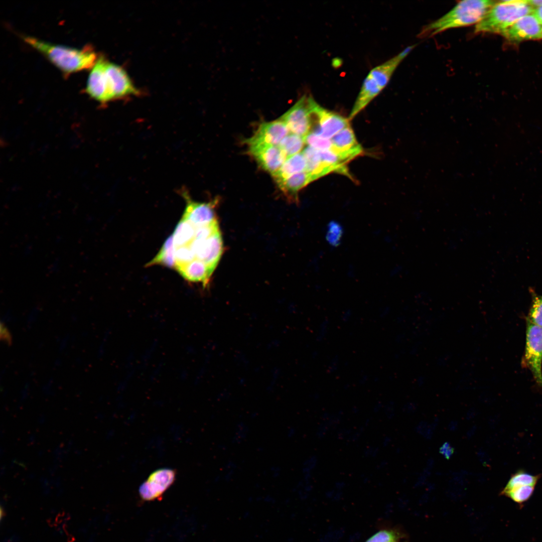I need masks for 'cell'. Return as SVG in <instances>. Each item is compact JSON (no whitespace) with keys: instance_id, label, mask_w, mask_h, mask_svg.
I'll return each instance as SVG.
<instances>
[{"instance_id":"6da1fadb","label":"cell","mask_w":542,"mask_h":542,"mask_svg":"<svg viewBox=\"0 0 542 542\" xmlns=\"http://www.w3.org/2000/svg\"><path fill=\"white\" fill-rule=\"evenodd\" d=\"M22 39L67 75L91 69L98 57L94 50L89 46L80 49L72 48L50 43L28 36H22Z\"/></svg>"},{"instance_id":"7a4b0ae2","label":"cell","mask_w":542,"mask_h":542,"mask_svg":"<svg viewBox=\"0 0 542 542\" xmlns=\"http://www.w3.org/2000/svg\"><path fill=\"white\" fill-rule=\"evenodd\" d=\"M496 2L489 0L460 1L445 15L426 26L420 36L430 37L452 29L476 25Z\"/></svg>"},{"instance_id":"3957f363","label":"cell","mask_w":542,"mask_h":542,"mask_svg":"<svg viewBox=\"0 0 542 542\" xmlns=\"http://www.w3.org/2000/svg\"><path fill=\"white\" fill-rule=\"evenodd\" d=\"M414 48L409 46L399 53L370 70L363 81L350 112L352 119L386 87L395 70Z\"/></svg>"},{"instance_id":"277c9868","label":"cell","mask_w":542,"mask_h":542,"mask_svg":"<svg viewBox=\"0 0 542 542\" xmlns=\"http://www.w3.org/2000/svg\"><path fill=\"white\" fill-rule=\"evenodd\" d=\"M533 10L527 1L496 2L483 19L475 26L474 32L502 35L519 19L532 14Z\"/></svg>"},{"instance_id":"5b68a950","label":"cell","mask_w":542,"mask_h":542,"mask_svg":"<svg viewBox=\"0 0 542 542\" xmlns=\"http://www.w3.org/2000/svg\"><path fill=\"white\" fill-rule=\"evenodd\" d=\"M525 348L522 365L531 371L542 388V327L526 320Z\"/></svg>"},{"instance_id":"8992f818","label":"cell","mask_w":542,"mask_h":542,"mask_svg":"<svg viewBox=\"0 0 542 542\" xmlns=\"http://www.w3.org/2000/svg\"><path fill=\"white\" fill-rule=\"evenodd\" d=\"M103 82L109 101L140 94L125 70L105 59Z\"/></svg>"},{"instance_id":"52a82bcc","label":"cell","mask_w":542,"mask_h":542,"mask_svg":"<svg viewBox=\"0 0 542 542\" xmlns=\"http://www.w3.org/2000/svg\"><path fill=\"white\" fill-rule=\"evenodd\" d=\"M313 99L311 96H303L280 118L286 123L290 133L304 138L311 131Z\"/></svg>"},{"instance_id":"ba28073f","label":"cell","mask_w":542,"mask_h":542,"mask_svg":"<svg viewBox=\"0 0 542 542\" xmlns=\"http://www.w3.org/2000/svg\"><path fill=\"white\" fill-rule=\"evenodd\" d=\"M312 127L313 124L315 125L310 132L324 138L331 139L340 131L349 126V119L322 107L314 99L312 103Z\"/></svg>"},{"instance_id":"9c48e42d","label":"cell","mask_w":542,"mask_h":542,"mask_svg":"<svg viewBox=\"0 0 542 542\" xmlns=\"http://www.w3.org/2000/svg\"><path fill=\"white\" fill-rule=\"evenodd\" d=\"M194 252L196 259L204 262L213 273L220 258L223 242L218 230L205 239L194 240L188 245Z\"/></svg>"},{"instance_id":"30bf717a","label":"cell","mask_w":542,"mask_h":542,"mask_svg":"<svg viewBox=\"0 0 542 542\" xmlns=\"http://www.w3.org/2000/svg\"><path fill=\"white\" fill-rule=\"evenodd\" d=\"M176 478V472L170 468H162L153 472L139 488L141 498L151 501L160 498L172 485Z\"/></svg>"},{"instance_id":"8fae6325","label":"cell","mask_w":542,"mask_h":542,"mask_svg":"<svg viewBox=\"0 0 542 542\" xmlns=\"http://www.w3.org/2000/svg\"><path fill=\"white\" fill-rule=\"evenodd\" d=\"M289 133L286 123L279 118L261 123L253 135L245 143L248 146L257 145L279 146Z\"/></svg>"},{"instance_id":"7c38bea8","label":"cell","mask_w":542,"mask_h":542,"mask_svg":"<svg viewBox=\"0 0 542 542\" xmlns=\"http://www.w3.org/2000/svg\"><path fill=\"white\" fill-rule=\"evenodd\" d=\"M512 42L536 40L542 38V24L532 14L519 19L501 35Z\"/></svg>"},{"instance_id":"4fadbf2b","label":"cell","mask_w":542,"mask_h":542,"mask_svg":"<svg viewBox=\"0 0 542 542\" xmlns=\"http://www.w3.org/2000/svg\"><path fill=\"white\" fill-rule=\"evenodd\" d=\"M248 153L262 169L272 176L277 172L287 157L279 146L257 145L248 146Z\"/></svg>"},{"instance_id":"5bb4252c","label":"cell","mask_w":542,"mask_h":542,"mask_svg":"<svg viewBox=\"0 0 542 542\" xmlns=\"http://www.w3.org/2000/svg\"><path fill=\"white\" fill-rule=\"evenodd\" d=\"M330 140L332 143L331 150L346 163L362 153V148L357 141L350 125L340 131Z\"/></svg>"},{"instance_id":"9a60e30c","label":"cell","mask_w":542,"mask_h":542,"mask_svg":"<svg viewBox=\"0 0 542 542\" xmlns=\"http://www.w3.org/2000/svg\"><path fill=\"white\" fill-rule=\"evenodd\" d=\"M183 193L187 204L182 218L188 221L196 227L208 225L217 221L214 202H194L190 199L186 192Z\"/></svg>"},{"instance_id":"2e32d148","label":"cell","mask_w":542,"mask_h":542,"mask_svg":"<svg viewBox=\"0 0 542 542\" xmlns=\"http://www.w3.org/2000/svg\"><path fill=\"white\" fill-rule=\"evenodd\" d=\"M176 270L186 280L191 282H201L205 285L212 274L204 262L197 259L178 267Z\"/></svg>"},{"instance_id":"e0dca14e","label":"cell","mask_w":542,"mask_h":542,"mask_svg":"<svg viewBox=\"0 0 542 542\" xmlns=\"http://www.w3.org/2000/svg\"><path fill=\"white\" fill-rule=\"evenodd\" d=\"M306 161L302 152L288 158L280 170L272 175L277 184L292 175L305 171Z\"/></svg>"},{"instance_id":"ac0fdd59","label":"cell","mask_w":542,"mask_h":542,"mask_svg":"<svg viewBox=\"0 0 542 542\" xmlns=\"http://www.w3.org/2000/svg\"><path fill=\"white\" fill-rule=\"evenodd\" d=\"M313 181L312 176L305 171L294 174L277 184L285 194L297 200L298 192Z\"/></svg>"},{"instance_id":"d6986e66","label":"cell","mask_w":542,"mask_h":542,"mask_svg":"<svg viewBox=\"0 0 542 542\" xmlns=\"http://www.w3.org/2000/svg\"><path fill=\"white\" fill-rule=\"evenodd\" d=\"M175 247L174 244L173 237L172 235H171L165 240L157 255L153 260L147 264V266H150L157 264L175 268Z\"/></svg>"},{"instance_id":"ffe728a7","label":"cell","mask_w":542,"mask_h":542,"mask_svg":"<svg viewBox=\"0 0 542 542\" xmlns=\"http://www.w3.org/2000/svg\"><path fill=\"white\" fill-rule=\"evenodd\" d=\"M195 230L196 227L182 218L172 235L175 247L189 245L195 238Z\"/></svg>"},{"instance_id":"44dd1931","label":"cell","mask_w":542,"mask_h":542,"mask_svg":"<svg viewBox=\"0 0 542 542\" xmlns=\"http://www.w3.org/2000/svg\"><path fill=\"white\" fill-rule=\"evenodd\" d=\"M302 153L306 161V171L312 176L313 180L325 176L319 151L308 146Z\"/></svg>"},{"instance_id":"7402d4cb","label":"cell","mask_w":542,"mask_h":542,"mask_svg":"<svg viewBox=\"0 0 542 542\" xmlns=\"http://www.w3.org/2000/svg\"><path fill=\"white\" fill-rule=\"evenodd\" d=\"M343 413L339 411L336 413H325L321 416L316 432L317 438L322 439L325 438L331 431L338 428L343 417Z\"/></svg>"},{"instance_id":"603a6c76","label":"cell","mask_w":542,"mask_h":542,"mask_svg":"<svg viewBox=\"0 0 542 542\" xmlns=\"http://www.w3.org/2000/svg\"><path fill=\"white\" fill-rule=\"evenodd\" d=\"M540 478V474L534 475L522 469L517 470L511 476L500 493L518 487L527 485L535 486Z\"/></svg>"},{"instance_id":"cb8c5ba5","label":"cell","mask_w":542,"mask_h":542,"mask_svg":"<svg viewBox=\"0 0 542 542\" xmlns=\"http://www.w3.org/2000/svg\"><path fill=\"white\" fill-rule=\"evenodd\" d=\"M305 144L303 137L290 132L282 141L279 146L288 158L301 153Z\"/></svg>"},{"instance_id":"d4e9b609","label":"cell","mask_w":542,"mask_h":542,"mask_svg":"<svg viewBox=\"0 0 542 542\" xmlns=\"http://www.w3.org/2000/svg\"><path fill=\"white\" fill-rule=\"evenodd\" d=\"M532 302L526 320L542 327V295H537L530 289Z\"/></svg>"},{"instance_id":"484cf974","label":"cell","mask_w":542,"mask_h":542,"mask_svg":"<svg viewBox=\"0 0 542 542\" xmlns=\"http://www.w3.org/2000/svg\"><path fill=\"white\" fill-rule=\"evenodd\" d=\"M534 487L530 485L518 487L501 493L500 494L510 498L517 503L521 504L527 501L531 496Z\"/></svg>"},{"instance_id":"4316f807","label":"cell","mask_w":542,"mask_h":542,"mask_svg":"<svg viewBox=\"0 0 542 542\" xmlns=\"http://www.w3.org/2000/svg\"><path fill=\"white\" fill-rule=\"evenodd\" d=\"M305 144L318 151L331 150L330 139L324 138L315 133L310 132L305 138Z\"/></svg>"},{"instance_id":"83f0119b","label":"cell","mask_w":542,"mask_h":542,"mask_svg":"<svg viewBox=\"0 0 542 542\" xmlns=\"http://www.w3.org/2000/svg\"><path fill=\"white\" fill-rule=\"evenodd\" d=\"M175 256L176 269L196 259L194 252L189 245L175 247Z\"/></svg>"},{"instance_id":"f1b7e54d","label":"cell","mask_w":542,"mask_h":542,"mask_svg":"<svg viewBox=\"0 0 542 542\" xmlns=\"http://www.w3.org/2000/svg\"><path fill=\"white\" fill-rule=\"evenodd\" d=\"M343 234V229L338 223L335 221L330 222L328 226L326 239L333 246H337L340 243Z\"/></svg>"},{"instance_id":"f546056e","label":"cell","mask_w":542,"mask_h":542,"mask_svg":"<svg viewBox=\"0 0 542 542\" xmlns=\"http://www.w3.org/2000/svg\"><path fill=\"white\" fill-rule=\"evenodd\" d=\"M399 534L389 529L381 530L369 538L365 542H394L397 541Z\"/></svg>"},{"instance_id":"4dcf8cb0","label":"cell","mask_w":542,"mask_h":542,"mask_svg":"<svg viewBox=\"0 0 542 542\" xmlns=\"http://www.w3.org/2000/svg\"><path fill=\"white\" fill-rule=\"evenodd\" d=\"M249 432V426L245 422H238L235 426L232 442L235 444L242 443L247 438Z\"/></svg>"},{"instance_id":"1f68e13d","label":"cell","mask_w":542,"mask_h":542,"mask_svg":"<svg viewBox=\"0 0 542 542\" xmlns=\"http://www.w3.org/2000/svg\"><path fill=\"white\" fill-rule=\"evenodd\" d=\"M318 463V458L316 455H312L307 457L303 461L301 466L303 478L311 479L313 472L316 469Z\"/></svg>"},{"instance_id":"d6a6232c","label":"cell","mask_w":542,"mask_h":542,"mask_svg":"<svg viewBox=\"0 0 542 542\" xmlns=\"http://www.w3.org/2000/svg\"><path fill=\"white\" fill-rule=\"evenodd\" d=\"M236 468V464L231 460H229L225 464L223 477L225 481H229L233 478Z\"/></svg>"},{"instance_id":"836d02e7","label":"cell","mask_w":542,"mask_h":542,"mask_svg":"<svg viewBox=\"0 0 542 542\" xmlns=\"http://www.w3.org/2000/svg\"><path fill=\"white\" fill-rule=\"evenodd\" d=\"M1 340L9 346L12 344V336L4 323H1Z\"/></svg>"},{"instance_id":"e575fe53","label":"cell","mask_w":542,"mask_h":542,"mask_svg":"<svg viewBox=\"0 0 542 542\" xmlns=\"http://www.w3.org/2000/svg\"><path fill=\"white\" fill-rule=\"evenodd\" d=\"M379 448L377 446L367 445L365 446L363 450V455L366 458H374L379 454Z\"/></svg>"},{"instance_id":"d590c367","label":"cell","mask_w":542,"mask_h":542,"mask_svg":"<svg viewBox=\"0 0 542 542\" xmlns=\"http://www.w3.org/2000/svg\"><path fill=\"white\" fill-rule=\"evenodd\" d=\"M354 430L352 428H343L338 429L336 438L339 440L344 441L346 442Z\"/></svg>"},{"instance_id":"8d00e7d4","label":"cell","mask_w":542,"mask_h":542,"mask_svg":"<svg viewBox=\"0 0 542 542\" xmlns=\"http://www.w3.org/2000/svg\"><path fill=\"white\" fill-rule=\"evenodd\" d=\"M383 410L386 418L392 419L395 415V405L393 401H390L383 405Z\"/></svg>"},{"instance_id":"74e56055","label":"cell","mask_w":542,"mask_h":542,"mask_svg":"<svg viewBox=\"0 0 542 542\" xmlns=\"http://www.w3.org/2000/svg\"><path fill=\"white\" fill-rule=\"evenodd\" d=\"M364 431V429L363 427H360L358 428L356 430H354L346 442L353 443L358 441L361 438Z\"/></svg>"},{"instance_id":"f35d334b","label":"cell","mask_w":542,"mask_h":542,"mask_svg":"<svg viewBox=\"0 0 542 542\" xmlns=\"http://www.w3.org/2000/svg\"><path fill=\"white\" fill-rule=\"evenodd\" d=\"M430 427V425H429L427 422L425 421H422L419 423V424L415 428V430L418 434L422 435L424 437L429 429Z\"/></svg>"},{"instance_id":"ab89813d","label":"cell","mask_w":542,"mask_h":542,"mask_svg":"<svg viewBox=\"0 0 542 542\" xmlns=\"http://www.w3.org/2000/svg\"><path fill=\"white\" fill-rule=\"evenodd\" d=\"M418 409L417 404L414 402H409L405 404L402 408V411L408 414L415 413Z\"/></svg>"},{"instance_id":"60d3db41","label":"cell","mask_w":542,"mask_h":542,"mask_svg":"<svg viewBox=\"0 0 542 542\" xmlns=\"http://www.w3.org/2000/svg\"><path fill=\"white\" fill-rule=\"evenodd\" d=\"M477 457L483 466H486L488 463V458L486 453L482 450H479L476 453Z\"/></svg>"},{"instance_id":"b9f144b4","label":"cell","mask_w":542,"mask_h":542,"mask_svg":"<svg viewBox=\"0 0 542 542\" xmlns=\"http://www.w3.org/2000/svg\"><path fill=\"white\" fill-rule=\"evenodd\" d=\"M478 410L474 408H471L467 412L466 419L467 420L473 419L478 416Z\"/></svg>"},{"instance_id":"7bdbcfd3","label":"cell","mask_w":542,"mask_h":542,"mask_svg":"<svg viewBox=\"0 0 542 542\" xmlns=\"http://www.w3.org/2000/svg\"><path fill=\"white\" fill-rule=\"evenodd\" d=\"M532 14L539 22L542 24V6L533 10Z\"/></svg>"},{"instance_id":"ee69618b","label":"cell","mask_w":542,"mask_h":542,"mask_svg":"<svg viewBox=\"0 0 542 542\" xmlns=\"http://www.w3.org/2000/svg\"><path fill=\"white\" fill-rule=\"evenodd\" d=\"M454 448L453 447L450 446L446 450V451L445 452V453L443 454V456H444V457L445 459H446L447 460H449L452 456V455L454 454Z\"/></svg>"},{"instance_id":"f6af8a7d","label":"cell","mask_w":542,"mask_h":542,"mask_svg":"<svg viewBox=\"0 0 542 542\" xmlns=\"http://www.w3.org/2000/svg\"><path fill=\"white\" fill-rule=\"evenodd\" d=\"M477 427L476 425H473L470 428V429L467 431L466 433V438L468 439H471L475 435Z\"/></svg>"},{"instance_id":"bcb514c9","label":"cell","mask_w":542,"mask_h":542,"mask_svg":"<svg viewBox=\"0 0 542 542\" xmlns=\"http://www.w3.org/2000/svg\"><path fill=\"white\" fill-rule=\"evenodd\" d=\"M527 2L534 9L542 6V0L527 1Z\"/></svg>"},{"instance_id":"7dc6e473","label":"cell","mask_w":542,"mask_h":542,"mask_svg":"<svg viewBox=\"0 0 542 542\" xmlns=\"http://www.w3.org/2000/svg\"><path fill=\"white\" fill-rule=\"evenodd\" d=\"M281 469L278 467L273 466L270 469V472L272 476L274 478L279 477L281 474Z\"/></svg>"},{"instance_id":"c3c4849f","label":"cell","mask_w":542,"mask_h":542,"mask_svg":"<svg viewBox=\"0 0 542 542\" xmlns=\"http://www.w3.org/2000/svg\"><path fill=\"white\" fill-rule=\"evenodd\" d=\"M458 426V422L455 421H452L449 424L448 428L450 431L454 432L457 430Z\"/></svg>"},{"instance_id":"681fc988","label":"cell","mask_w":542,"mask_h":542,"mask_svg":"<svg viewBox=\"0 0 542 542\" xmlns=\"http://www.w3.org/2000/svg\"><path fill=\"white\" fill-rule=\"evenodd\" d=\"M287 436L289 438H292L295 436L296 434V430L294 427H290L287 430Z\"/></svg>"},{"instance_id":"f907efd6","label":"cell","mask_w":542,"mask_h":542,"mask_svg":"<svg viewBox=\"0 0 542 542\" xmlns=\"http://www.w3.org/2000/svg\"><path fill=\"white\" fill-rule=\"evenodd\" d=\"M392 442L391 438L389 436H385L383 438L382 441V445L383 447H387L390 445Z\"/></svg>"},{"instance_id":"816d5d0a","label":"cell","mask_w":542,"mask_h":542,"mask_svg":"<svg viewBox=\"0 0 542 542\" xmlns=\"http://www.w3.org/2000/svg\"><path fill=\"white\" fill-rule=\"evenodd\" d=\"M450 446V444L449 442H445L439 448V453L443 455Z\"/></svg>"},{"instance_id":"f5cc1de1","label":"cell","mask_w":542,"mask_h":542,"mask_svg":"<svg viewBox=\"0 0 542 542\" xmlns=\"http://www.w3.org/2000/svg\"><path fill=\"white\" fill-rule=\"evenodd\" d=\"M434 460L432 458H429L427 462L426 469L431 470L434 466Z\"/></svg>"},{"instance_id":"db71d44e","label":"cell","mask_w":542,"mask_h":542,"mask_svg":"<svg viewBox=\"0 0 542 542\" xmlns=\"http://www.w3.org/2000/svg\"><path fill=\"white\" fill-rule=\"evenodd\" d=\"M383 405L380 402H378L374 406L373 411L374 413H377L380 412L381 409H383Z\"/></svg>"},{"instance_id":"11a10c76","label":"cell","mask_w":542,"mask_h":542,"mask_svg":"<svg viewBox=\"0 0 542 542\" xmlns=\"http://www.w3.org/2000/svg\"><path fill=\"white\" fill-rule=\"evenodd\" d=\"M387 465V462L385 461H382L378 463L376 465V469L380 470L383 469Z\"/></svg>"},{"instance_id":"9f6ffc18","label":"cell","mask_w":542,"mask_h":542,"mask_svg":"<svg viewBox=\"0 0 542 542\" xmlns=\"http://www.w3.org/2000/svg\"><path fill=\"white\" fill-rule=\"evenodd\" d=\"M439 421L438 418L436 417L434 419V421L432 423V424H430L431 428H432V429L434 431L436 429V427H437V426L438 425V423H439Z\"/></svg>"},{"instance_id":"6f0895ef","label":"cell","mask_w":542,"mask_h":542,"mask_svg":"<svg viewBox=\"0 0 542 542\" xmlns=\"http://www.w3.org/2000/svg\"><path fill=\"white\" fill-rule=\"evenodd\" d=\"M434 486H435L434 484L433 483H429L428 484V487L429 488V489H433L434 488Z\"/></svg>"},{"instance_id":"680465c9","label":"cell","mask_w":542,"mask_h":542,"mask_svg":"<svg viewBox=\"0 0 542 542\" xmlns=\"http://www.w3.org/2000/svg\"><path fill=\"white\" fill-rule=\"evenodd\" d=\"M394 542H397V541H394Z\"/></svg>"},{"instance_id":"91938a15","label":"cell","mask_w":542,"mask_h":542,"mask_svg":"<svg viewBox=\"0 0 542 542\" xmlns=\"http://www.w3.org/2000/svg\"><path fill=\"white\" fill-rule=\"evenodd\" d=\"M541 39H542V38H541Z\"/></svg>"}]
</instances>
